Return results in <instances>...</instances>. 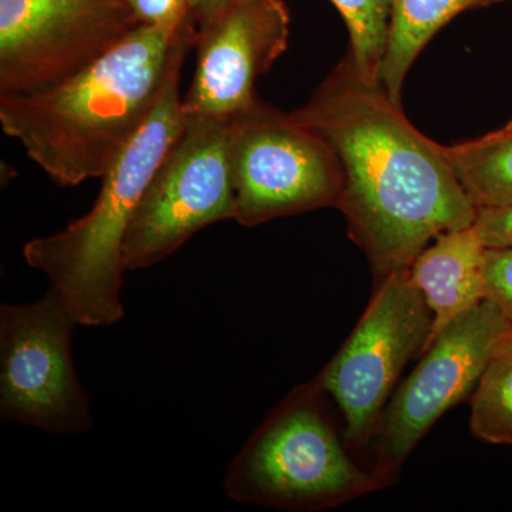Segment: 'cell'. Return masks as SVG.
Listing matches in <instances>:
<instances>
[{
	"instance_id": "cell-1",
	"label": "cell",
	"mask_w": 512,
	"mask_h": 512,
	"mask_svg": "<svg viewBox=\"0 0 512 512\" xmlns=\"http://www.w3.org/2000/svg\"><path fill=\"white\" fill-rule=\"evenodd\" d=\"M291 116L335 150L343 174L338 208L377 278L407 268L443 232L476 224L477 207L440 144L380 84L360 79L349 55Z\"/></svg>"
},
{
	"instance_id": "cell-2",
	"label": "cell",
	"mask_w": 512,
	"mask_h": 512,
	"mask_svg": "<svg viewBox=\"0 0 512 512\" xmlns=\"http://www.w3.org/2000/svg\"><path fill=\"white\" fill-rule=\"evenodd\" d=\"M197 23L137 26L79 73L23 96L0 97V123L60 187L101 178L156 106L195 46Z\"/></svg>"
},
{
	"instance_id": "cell-3",
	"label": "cell",
	"mask_w": 512,
	"mask_h": 512,
	"mask_svg": "<svg viewBox=\"0 0 512 512\" xmlns=\"http://www.w3.org/2000/svg\"><path fill=\"white\" fill-rule=\"evenodd\" d=\"M181 66L171 72L136 137L101 177L92 210L63 231L23 247L28 265L49 276L79 325L111 326L123 319L121 248L151 177L184 130Z\"/></svg>"
},
{
	"instance_id": "cell-4",
	"label": "cell",
	"mask_w": 512,
	"mask_h": 512,
	"mask_svg": "<svg viewBox=\"0 0 512 512\" xmlns=\"http://www.w3.org/2000/svg\"><path fill=\"white\" fill-rule=\"evenodd\" d=\"M315 382L293 389L231 461L224 491L238 503L286 511L338 507L382 485L350 460Z\"/></svg>"
},
{
	"instance_id": "cell-5",
	"label": "cell",
	"mask_w": 512,
	"mask_h": 512,
	"mask_svg": "<svg viewBox=\"0 0 512 512\" xmlns=\"http://www.w3.org/2000/svg\"><path fill=\"white\" fill-rule=\"evenodd\" d=\"M228 165L244 227L338 208L343 174L329 141L262 101L229 119Z\"/></svg>"
},
{
	"instance_id": "cell-6",
	"label": "cell",
	"mask_w": 512,
	"mask_h": 512,
	"mask_svg": "<svg viewBox=\"0 0 512 512\" xmlns=\"http://www.w3.org/2000/svg\"><path fill=\"white\" fill-rule=\"evenodd\" d=\"M74 318L52 286L35 302L0 305V419L52 434L92 427V410L74 370Z\"/></svg>"
},
{
	"instance_id": "cell-7",
	"label": "cell",
	"mask_w": 512,
	"mask_h": 512,
	"mask_svg": "<svg viewBox=\"0 0 512 512\" xmlns=\"http://www.w3.org/2000/svg\"><path fill=\"white\" fill-rule=\"evenodd\" d=\"M229 120L185 117L183 133L151 177L124 235V271L174 254L202 228L234 220Z\"/></svg>"
},
{
	"instance_id": "cell-8",
	"label": "cell",
	"mask_w": 512,
	"mask_h": 512,
	"mask_svg": "<svg viewBox=\"0 0 512 512\" xmlns=\"http://www.w3.org/2000/svg\"><path fill=\"white\" fill-rule=\"evenodd\" d=\"M433 325L409 266L380 278L352 335L315 380L338 403L352 446L375 436L394 384L407 362L429 346Z\"/></svg>"
},
{
	"instance_id": "cell-9",
	"label": "cell",
	"mask_w": 512,
	"mask_h": 512,
	"mask_svg": "<svg viewBox=\"0 0 512 512\" xmlns=\"http://www.w3.org/2000/svg\"><path fill=\"white\" fill-rule=\"evenodd\" d=\"M511 329L503 309L485 298L431 339L377 427V476L399 470L433 424L473 394Z\"/></svg>"
},
{
	"instance_id": "cell-10",
	"label": "cell",
	"mask_w": 512,
	"mask_h": 512,
	"mask_svg": "<svg viewBox=\"0 0 512 512\" xmlns=\"http://www.w3.org/2000/svg\"><path fill=\"white\" fill-rule=\"evenodd\" d=\"M137 26L123 0H0V97L55 86Z\"/></svg>"
},
{
	"instance_id": "cell-11",
	"label": "cell",
	"mask_w": 512,
	"mask_h": 512,
	"mask_svg": "<svg viewBox=\"0 0 512 512\" xmlns=\"http://www.w3.org/2000/svg\"><path fill=\"white\" fill-rule=\"evenodd\" d=\"M284 0H238L197 25V64L185 117L229 120L255 103V83L288 47Z\"/></svg>"
},
{
	"instance_id": "cell-12",
	"label": "cell",
	"mask_w": 512,
	"mask_h": 512,
	"mask_svg": "<svg viewBox=\"0 0 512 512\" xmlns=\"http://www.w3.org/2000/svg\"><path fill=\"white\" fill-rule=\"evenodd\" d=\"M487 251L474 224L443 232L409 265L410 278L434 315L430 342L448 323L487 298Z\"/></svg>"
},
{
	"instance_id": "cell-13",
	"label": "cell",
	"mask_w": 512,
	"mask_h": 512,
	"mask_svg": "<svg viewBox=\"0 0 512 512\" xmlns=\"http://www.w3.org/2000/svg\"><path fill=\"white\" fill-rule=\"evenodd\" d=\"M507 0H393L389 40L379 82L394 103L402 104L407 73L424 46L460 13Z\"/></svg>"
},
{
	"instance_id": "cell-14",
	"label": "cell",
	"mask_w": 512,
	"mask_h": 512,
	"mask_svg": "<svg viewBox=\"0 0 512 512\" xmlns=\"http://www.w3.org/2000/svg\"><path fill=\"white\" fill-rule=\"evenodd\" d=\"M477 210L512 205V121L483 137L441 146Z\"/></svg>"
},
{
	"instance_id": "cell-15",
	"label": "cell",
	"mask_w": 512,
	"mask_h": 512,
	"mask_svg": "<svg viewBox=\"0 0 512 512\" xmlns=\"http://www.w3.org/2000/svg\"><path fill=\"white\" fill-rule=\"evenodd\" d=\"M339 10L350 37L349 57L360 79L380 84L393 0H330Z\"/></svg>"
},
{
	"instance_id": "cell-16",
	"label": "cell",
	"mask_w": 512,
	"mask_h": 512,
	"mask_svg": "<svg viewBox=\"0 0 512 512\" xmlns=\"http://www.w3.org/2000/svg\"><path fill=\"white\" fill-rule=\"evenodd\" d=\"M470 427L485 443L512 446V357L495 355L471 397Z\"/></svg>"
},
{
	"instance_id": "cell-17",
	"label": "cell",
	"mask_w": 512,
	"mask_h": 512,
	"mask_svg": "<svg viewBox=\"0 0 512 512\" xmlns=\"http://www.w3.org/2000/svg\"><path fill=\"white\" fill-rule=\"evenodd\" d=\"M138 25L178 32L195 23L190 0H123Z\"/></svg>"
},
{
	"instance_id": "cell-18",
	"label": "cell",
	"mask_w": 512,
	"mask_h": 512,
	"mask_svg": "<svg viewBox=\"0 0 512 512\" xmlns=\"http://www.w3.org/2000/svg\"><path fill=\"white\" fill-rule=\"evenodd\" d=\"M485 281L487 298L493 299L512 323V247L488 248Z\"/></svg>"
},
{
	"instance_id": "cell-19",
	"label": "cell",
	"mask_w": 512,
	"mask_h": 512,
	"mask_svg": "<svg viewBox=\"0 0 512 512\" xmlns=\"http://www.w3.org/2000/svg\"><path fill=\"white\" fill-rule=\"evenodd\" d=\"M476 227L488 248L512 247V205L478 210Z\"/></svg>"
},
{
	"instance_id": "cell-20",
	"label": "cell",
	"mask_w": 512,
	"mask_h": 512,
	"mask_svg": "<svg viewBox=\"0 0 512 512\" xmlns=\"http://www.w3.org/2000/svg\"><path fill=\"white\" fill-rule=\"evenodd\" d=\"M235 2H238V0H190L191 15L198 25L201 20L210 18L214 13L228 8L229 5Z\"/></svg>"
},
{
	"instance_id": "cell-21",
	"label": "cell",
	"mask_w": 512,
	"mask_h": 512,
	"mask_svg": "<svg viewBox=\"0 0 512 512\" xmlns=\"http://www.w3.org/2000/svg\"><path fill=\"white\" fill-rule=\"evenodd\" d=\"M495 355L512 357V329L507 333V335H505V338L501 340Z\"/></svg>"
}]
</instances>
